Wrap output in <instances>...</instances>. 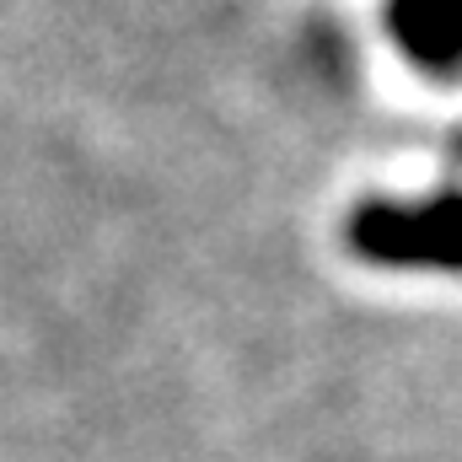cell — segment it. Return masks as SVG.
<instances>
[{
    "label": "cell",
    "mask_w": 462,
    "mask_h": 462,
    "mask_svg": "<svg viewBox=\"0 0 462 462\" xmlns=\"http://www.w3.org/2000/svg\"><path fill=\"white\" fill-rule=\"evenodd\" d=\"M355 242L393 263H462V199H430L414 210H371Z\"/></svg>",
    "instance_id": "cell-1"
},
{
    "label": "cell",
    "mask_w": 462,
    "mask_h": 462,
    "mask_svg": "<svg viewBox=\"0 0 462 462\" xmlns=\"http://www.w3.org/2000/svg\"><path fill=\"white\" fill-rule=\"evenodd\" d=\"M398 38L425 65L462 60V0H398Z\"/></svg>",
    "instance_id": "cell-2"
}]
</instances>
